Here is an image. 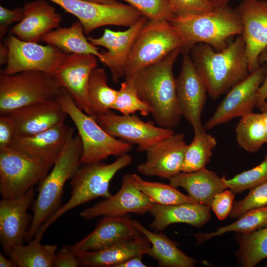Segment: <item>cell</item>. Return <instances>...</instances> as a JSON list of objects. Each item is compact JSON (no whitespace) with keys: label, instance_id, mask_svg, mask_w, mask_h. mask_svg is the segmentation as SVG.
Returning <instances> with one entry per match:
<instances>
[{"label":"cell","instance_id":"6da1fadb","mask_svg":"<svg viewBox=\"0 0 267 267\" xmlns=\"http://www.w3.org/2000/svg\"><path fill=\"white\" fill-rule=\"evenodd\" d=\"M181 48L173 50L158 62L125 78L132 83L140 98L151 109L159 127L173 129L182 117L177 99L174 65Z\"/></svg>","mask_w":267,"mask_h":267},{"label":"cell","instance_id":"7a4b0ae2","mask_svg":"<svg viewBox=\"0 0 267 267\" xmlns=\"http://www.w3.org/2000/svg\"><path fill=\"white\" fill-rule=\"evenodd\" d=\"M190 52L195 69L212 98L219 97L250 73L242 35L220 51L199 43Z\"/></svg>","mask_w":267,"mask_h":267},{"label":"cell","instance_id":"3957f363","mask_svg":"<svg viewBox=\"0 0 267 267\" xmlns=\"http://www.w3.org/2000/svg\"><path fill=\"white\" fill-rule=\"evenodd\" d=\"M169 22L180 37L183 55L199 43L220 51L227 46L228 38L243 33L239 15L228 5L208 12L176 15Z\"/></svg>","mask_w":267,"mask_h":267},{"label":"cell","instance_id":"277c9868","mask_svg":"<svg viewBox=\"0 0 267 267\" xmlns=\"http://www.w3.org/2000/svg\"><path fill=\"white\" fill-rule=\"evenodd\" d=\"M82 141L78 134L69 139L44 178L39 183L34 200L33 217L25 241L34 238L41 225L61 206L64 186L82 164Z\"/></svg>","mask_w":267,"mask_h":267},{"label":"cell","instance_id":"5b68a950","mask_svg":"<svg viewBox=\"0 0 267 267\" xmlns=\"http://www.w3.org/2000/svg\"><path fill=\"white\" fill-rule=\"evenodd\" d=\"M132 161V157L126 154L110 164L100 161L80 165L71 178L70 199L41 225L35 237L42 239L52 223L73 209L98 197H111V180L119 171L129 166Z\"/></svg>","mask_w":267,"mask_h":267},{"label":"cell","instance_id":"8992f818","mask_svg":"<svg viewBox=\"0 0 267 267\" xmlns=\"http://www.w3.org/2000/svg\"><path fill=\"white\" fill-rule=\"evenodd\" d=\"M57 100L78 132L83 146L82 164L100 162L110 156L119 157L128 154L133 149L132 144L109 134L94 117L81 110L64 88Z\"/></svg>","mask_w":267,"mask_h":267},{"label":"cell","instance_id":"52a82bcc","mask_svg":"<svg viewBox=\"0 0 267 267\" xmlns=\"http://www.w3.org/2000/svg\"><path fill=\"white\" fill-rule=\"evenodd\" d=\"M62 89L52 75L42 71L0 74V115L28 105L56 99Z\"/></svg>","mask_w":267,"mask_h":267},{"label":"cell","instance_id":"ba28073f","mask_svg":"<svg viewBox=\"0 0 267 267\" xmlns=\"http://www.w3.org/2000/svg\"><path fill=\"white\" fill-rule=\"evenodd\" d=\"M181 47L180 36L168 21L148 20L134 42L126 66L125 78Z\"/></svg>","mask_w":267,"mask_h":267},{"label":"cell","instance_id":"9c48e42d","mask_svg":"<svg viewBox=\"0 0 267 267\" xmlns=\"http://www.w3.org/2000/svg\"><path fill=\"white\" fill-rule=\"evenodd\" d=\"M53 164L32 157L12 146L0 149V193L13 199L42 181Z\"/></svg>","mask_w":267,"mask_h":267},{"label":"cell","instance_id":"30bf717a","mask_svg":"<svg viewBox=\"0 0 267 267\" xmlns=\"http://www.w3.org/2000/svg\"><path fill=\"white\" fill-rule=\"evenodd\" d=\"M5 45L8 57L0 74L11 75L23 71H42L52 75L66 53L57 47L47 44L21 40L10 34Z\"/></svg>","mask_w":267,"mask_h":267},{"label":"cell","instance_id":"8fae6325","mask_svg":"<svg viewBox=\"0 0 267 267\" xmlns=\"http://www.w3.org/2000/svg\"><path fill=\"white\" fill-rule=\"evenodd\" d=\"M74 15L83 25L85 34L107 25L130 27L141 14L131 5L104 4L83 0H49Z\"/></svg>","mask_w":267,"mask_h":267},{"label":"cell","instance_id":"7c38bea8","mask_svg":"<svg viewBox=\"0 0 267 267\" xmlns=\"http://www.w3.org/2000/svg\"><path fill=\"white\" fill-rule=\"evenodd\" d=\"M109 134L130 144H136L137 151H146L155 143L174 134L173 129L155 126L134 114L117 115L111 111L94 117Z\"/></svg>","mask_w":267,"mask_h":267},{"label":"cell","instance_id":"4fadbf2b","mask_svg":"<svg viewBox=\"0 0 267 267\" xmlns=\"http://www.w3.org/2000/svg\"><path fill=\"white\" fill-rule=\"evenodd\" d=\"M266 66L263 64L228 90L204 127L210 130L232 119L252 112L257 106V91L264 81Z\"/></svg>","mask_w":267,"mask_h":267},{"label":"cell","instance_id":"5bb4252c","mask_svg":"<svg viewBox=\"0 0 267 267\" xmlns=\"http://www.w3.org/2000/svg\"><path fill=\"white\" fill-rule=\"evenodd\" d=\"M176 86L181 116L192 126L194 133L203 131L205 129L201 115L208 92L188 54L183 55L180 73L176 79Z\"/></svg>","mask_w":267,"mask_h":267},{"label":"cell","instance_id":"9a60e30c","mask_svg":"<svg viewBox=\"0 0 267 267\" xmlns=\"http://www.w3.org/2000/svg\"><path fill=\"white\" fill-rule=\"evenodd\" d=\"M97 58L91 54H67L52 75L77 106L90 115L88 86L91 71L97 68Z\"/></svg>","mask_w":267,"mask_h":267},{"label":"cell","instance_id":"2e32d148","mask_svg":"<svg viewBox=\"0 0 267 267\" xmlns=\"http://www.w3.org/2000/svg\"><path fill=\"white\" fill-rule=\"evenodd\" d=\"M154 204L135 185L133 174H127L124 176L121 188L115 195L86 208L80 215L89 220L99 216L143 215L149 212Z\"/></svg>","mask_w":267,"mask_h":267},{"label":"cell","instance_id":"e0dca14e","mask_svg":"<svg viewBox=\"0 0 267 267\" xmlns=\"http://www.w3.org/2000/svg\"><path fill=\"white\" fill-rule=\"evenodd\" d=\"M243 25L249 73L260 66L259 58L267 47V0H242L235 9Z\"/></svg>","mask_w":267,"mask_h":267},{"label":"cell","instance_id":"ac0fdd59","mask_svg":"<svg viewBox=\"0 0 267 267\" xmlns=\"http://www.w3.org/2000/svg\"><path fill=\"white\" fill-rule=\"evenodd\" d=\"M35 197L33 187L22 196L0 201V242L7 256L13 247L25 241L31 222L28 210Z\"/></svg>","mask_w":267,"mask_h":267},{"label":"cell","instance_id":"d6986e66","mask_svg":"<svg viewBox=\"0 0 267 267\" xmlns=\"http://www.w3.org/2000/svg\"><path fill=\"white\" fill-rule=\"evenodd\" d=\"M147 21L142 16L125 31L115 32L105 29L100 37L87 38L92 45L107 49L101 52L99 61L109 68L114 82H118L125 77L126 66L134 42Z\"/></svg>","mask_w":267,"mask_h":267},{"label":"cell","instance_id":"ffe728a7","mask_svg":"<svg viewBox=\"0 0 267 267\" xmlns=\"http://www.w3.org/2000/svg\"><path fill=\"white\" fill-rule=\"evenodd\" d=\"M187 145L185 134L181 133L160 140L147 150L146 160L138 165L137 171L169 179L181 172Z\"/></svg>","mask_w":267,"mask_h":267},{"label":"cell","instance_id":"44dd1931","mask_svg":"<svg viewBox=\"0 0 267 267\" xmlns=\"http://www.w3.org/2000/svg\"><path fill=\"white\" fill-rule=\"evenodd\" d=\"M15 130V137L38 134L65 122L68 116L56 99L28 105L8 113Z\"/></svg>","mask_w":267,"mask_h":267},{"label":"cell","instance_id":"7402d4cb","mask_svg":"<svg viewBox=\"0 0 267 267\" xmlns=\"http://www.w3.org/2000/svg\"><path fill=\"white\" fill-rule=\"evenodd\" d=\"M73 129L65 122L38 134L15 137L11 146L24 153L54 164L73 135Z\"/></svg>","mask_w":267,"mask_h":267},{"label":"cell","instance_id":"603a6c76","mask_svg":"<svg viewBox=\"0 0 267 267\" xmlns=\"http://www.w3.org/2000/svg\"><path fill=\"white\" fill-rule=\"evenodd\" d=\"M22 8L23 18L12 27L11 34L25 42L38 43L62 20L55 7L44 0L27 2Z\"/></svg>","mask_w":267,"mask_h":267},{"label":"cell","instance_id":"cb8c5ba5","mask_svg":"<svg viewBox=\"0 0 267 267\" xmlns=\"http://www.w3.org/2000/svg\"><path fill=\"white\" fill-rule=\"evenodd\" d=\"M151 244L139 233L107 248L97 250L75 253L79 266L92 267H114L136 256L147 254Z\"/></svg>","mask_w":267,"mask_h":267},{"label":"cell","instance_id":"d4e9b609","mask_svg":"<svg viewBox=\"0 0 267 267\" xmlns=\"http://www.w3.org/2000/svg\"><path fill=\"white\" fill-rule=\"evenodd\" d=\"M139 233L128 215L103 216L91 232L69 246L74 253L97 251Z\"/></svg>","mask_w":267,"mask_h":267},{"label":"cell","instance_id":"484cf974","mask_svg":"<svg viewBox=\"0 0 267 267\" xmlns=\"http://www.w3.org/2000/svg\"><path fill=\"white\" fill-rule=\"evenodd\" d=\"M210 206L198 203L173 205L154 204L149 211L154 220L150 227L155 232H161L176 223H183L201 228L210 220Z\"/></svg>","mask_w":267,"mask_h":267},{"label":"cell","instance_id":"4316f807","mask_svg":"<svg viewBox=\"0 0 267 267\" xmlns=\"http://www.w3.org/2000/svg\"><path fill=\"white\" fill-rule=\"evenodd\" d=\"M169 180L173 186L185 189L197 203L210 207L214 196L227 189L222 177L206 167L192 172H180Z\"/></svg>","mask_w":267,"mask_h":267},{"label":"cell","instance_id":"83f0119b","mask_svg":"<svg viewBox=\"0 0 267 267\" xmlns=\"http://www.w3.org/2000/svg\"><path fill=\"white\" fill-rule=\"evenodd\" d=\"M134 225L143 234L151 244L147 255L156 260L163 267H193L198 263L186 255L178 247L177 243L162 233H154L145 227L138 221L132 220Z\"/></svg>","mask_w":267,"mask_h":267},{"label":"cell","instance_id":"f1b7e54d","mask_svg":"<svg viewBox=\"0 0 267 267\" xmlns=\"http://www.w3.org/2000/svg\"><path fill=\"white\" fill-rule=\"evenodd\" d=\"M85 34L83 25L78 20L69 27H58L44 36L42 41L57 47L65 53L91 54L100 59L99 48L92 45Z\"/></svg>","mask_w":267,"mask_h":267},{"label":"cell","instance_id":"f546056e","mask_svg":"<svg viewBox=\"0 0 267 267\" xmlns=\"http://www.w3.org/2000/svg\"><path fill=\"white\" fill-rule=\"evenodd\" d=\"M35 237L28 244L13 247L8 257L19 267H51L57 250L55 245H44Z\"/></svg>","mask_w":267,"mask_h":267},{"label":"cell","instance_id":"4dcf8cb0","mask_svg":"<svg viewBox=\"0 0 267 267\" xmlns=\"http://www.w3.org/2000/svg\"><path fill=\"white\" fill-rule=\"evenodd\" d=\"M118 90L110 88L107 84V76L103 68L93 69L89 77L88 97L91 116L95 117L106 114L112 109Z\"/></svg>","mask_w":267,"mask_h":267},{"label":"cell","instance_id":"1f68e13d","mask_svg":"<svg viewBox=\"0 0 267 267\" xmlns=\"http://www.w3.org/2000/svg\"><path fill=\"white\" fill-rule=\"evenodd\" d=\"M235 239V255L242 267H254L267 258V225L249 233H237Z\"/></svg>","mask_w":267,"mask_h":267},{"label":"cell","instance_id":"d6a6232c","mask_svg":"<svg viewBox=\"0 0 267 267\" xmlns=\"http://www.w3.org/2000/svg\"><path fill=\"white\" fill-rule=\"evenodd\" d=\"M267 225V206L251 209L241 215L231 224L218 228L211 232L196 233L193 234L199 245L215 236L234 231L247 234Z\"/></svg>","mask_w":267,"mask_h":267},{"label":"cell","instance_id":"836d02e7","mask_svg":"<svg viewBox=\"0 0 267 267\" xmlns=\"http://www.w3.org/2000/svg\"><path fill=\"white\" fill-rule=\"evenodd\" d=\"M217 144L215 137L205 129L194 133L192 141L187 145L185 150L181 172H192L205 168L210 162Z\"/></svg>","mask_w":267,"mask_h":267},{"label":"cell","instance_id":"e575fe53","mask_svg":"<svg viewBox=\"0 0 267 267\" xmlns=\"http://www.w3.org/2000/svg\"><path fill=\"white\" fill-rule=\"evenodd\" d=\"M240 118L235 128L237 142L245 151L256 152L266 143L262 113L252 112Z\"/></svg>","mask_w":267,"mask_h":267},{"label":"cell","instance_id":"d590c367","mask_svg":"<svg viewBox=\"0 0 267 267\" xmlns=\"http://www.w3.org/2000/svg\"><path fill=\"white\" fill-rule=\"evenodd\" d=\"M133 177L135 185L154 204L173 205L197 203L189 195L183 194L170 184L147 181L135 174H133Z\"/></svg>","mask_w":267,"mask_h":267},{"label":"cell","instance_id":"8d00e7d4","mask_svg":"<svg viewBox=\"0 0 267 267\" xmlns=\"http://www.w3.org/2000/svg\"><path fill=\"white\" fill-rule=\"evenodd\" d=\"M112 109L123 115L134 114L138 111L144 116L149 115L151 112V108L140 98L132 83L127 79H125L118 90Z\"/></svg>","mask_w":267,"mask_h":267},{"label":"cell","instance_id":"74e56055","mask_svg":"<svg viewBox=\"0 0 267 267\" xmlns=\"http://www.w3.org/2000/svg\"><path fill=\"white\" fill-rule=\"evenodd\" d=\"M227 188L234 194L250 189L267 181V154L263 161L254 168L237 174L230 179L222 177Z\"/></svg>","mask_w":267,"mask_h":267},{"label":"cell","instance_id":"f35d334b","mask_svg":"<svg viewBox=\"0 0 267 267\" xmlns=\"http://www.w3.org/2000/svg\"><path fill=\"white\" fill-rule=\"evenodd\" d=\"M148 20L169 21L176 15L168 0H123Z\"/></svg>","mask_w":267,"mask_h":267},{"label":"cell","instance_id":"ab89813d","mask_svg":"<svg viewBox=\"0 0 267 267\" xmlns=\"http://www.w3.org/2000/svg\"><path fill=\"white\" fill-rule=\"evenodd\" d=\"M267 206V181L250 189L248 194L242 199L233 202L229 217L239 218L251 209Z\"/></svg>","mask_w":267,"mask_h":267},{"label":"cell","instance_id":"60d3db41","mask_svg":"<svg viewBox=\"0 0 267 267\" xmlns=\"http://www.w3.org/2000/svg\"><path fill=\"white\" fill-rule=\"evenodd\" d=\"M176 15L210 11L216 8L205 0H168Z\"/></svg>","mask_w":267,"mask_h":267},{"label":"cell","instance_id":"b9f144b4","mask_svg":"<svg viewBox=\"0 0 267 267\" xmlns=\"http://www.w3.org/2000/svg\"><path fill=\"white\" fill-rule=\"evenodd\" d=\"M234 198V193L229 189H226L214 196L210 208L220 220H224L229 216Z\"/></svg>","mask_w":267,"mask_h":267},{"label":"cell","instance_id":"7bdbcfd3","mask_svg":"<svg viewBox=\"0 0 267 267\" xmlns=\"http://www.w3.org/2000/svg\"><path fill=\"white\" fill-rule=\"evenodd\" d=\"M24 16L22 7L9 9L0 6V39L7 32L8 27L14 22H19Z\"/></svg>","mask_w":267,"mask_h":267},{"label":"cell","instance_id":"ee69618b","mask_svg":"<svg viewBox=\"0 0 267 267\" xmlns=\"http://www.w3.org/2000/svg\"><path fill=\"white\" fill-rule=\"evenodd\" d=\"M15 136L12 120L7 115H1L0 117V149L11 146Z\"/></svg>","mask_w":267,"mask_h":267},{"label":"cell","instance_id":"f6af8a7d","mask_svg":"<svg viewBox=\"0 0 267 267\" xmlns=\"http://www.w3.org/2000/svg\"><path fill=\"white\" fill-rule=\"evenodd\" d=\"M79 266L78 258L69 246L64 245L56 252L54 267H76Z\"/></svg>","mask_w":267,"mask_h":267},{"label":"cell","instance_id":"bcb514c9","mask_svg":"<svg viewBox=\"0 0 267 267\" xmlns=\"http://www.w3.org/2000/svg\"><path fill=\"white\" fill-rule=\"evenodd\" d=\"M259 60L260 65H266V74L264 81L257 91V106L266 101L267 99V47L260 54Z\"/></svg>","mask_w":267,"mask_h":267},{"label":"cell","instance_id":"7dc6e473","mask_svg":"<svg viewBox=\"0 0 267 267\" xmlns=\"http://www.w3.org/2000/svg\"><path fill=\"white\" fill-rule=\"evenodd\" d=\"M143 256H136L119 263L114 267H147L142 261Z\"/></svg>","mask_w":267,"mask_h":267},{"label":"cell","instance_id":"c3c4849f","mask_svg":"<svg viewBox=\"0 0 267 267\" xmlns=\"http://www.w3.org/2000/svg\"><path fill=\"white\" fill-rule=\"evenodd\" d=\"M8 57V50L5 45L0 46V65L6 64Z\"/></svg>","mask_w":267,"mask_h":267},{"label":"cell","instance_id":"681fc988","mask_svg":"<svg viewBox=\"0 0 267 267\" xmlns=\"http://www.w3.org/2000/svg\"><path fill=\"white\" fill-rule=\"evenodd\" d=\"M0 267H15L16 265L10 258H6L1 253H0Z\"/></svg>","mask_w":267,"mask_h":267},{"label":"cell","instance_id":"f907efd6","mask_svg":"<svg viewBox=\"0 0 267 267\" xmlns=\"http://www.w3.org/2000/svg\"><path fill=\"white\" fill-rule=\"evenodd\" d=\"M215 8H219L228 5L232 0H205Z\"/></svg>","mask_w":267,"mask_h":267},{"label":"cell","instance_id":"816d5d0a","mask_svg":"<svg viewBox=\"0 0 267 267\" xmlns=\"http://www.w3.org/2000/svg\"><path fill=\"white\" fill-rule=\"evenodd\" d=\"M83 0L95 2V3H101V4H108V5H113V4H116L119 3L118 2L117 0Z\"/></svg>","mask_w":267,"mask_h":267},{"label":"cell","instance_id":"f5cc1de1","mask_svg":"<svg viewBox=\"0 0 267 267\" xmlns=\"http://www.w3.org/2000/svg\"><path fill=\"white\" fill-rule=\"evenodd\" d=\"M264 125H265V142L267 143V111L262 112Z\"/></svg>","mask_w":267,"mask_h":267},{"label":"cell","instance_id":"db71d44e","mask_svg":"<svg viewBox=\"0 0 267 267\" xmlns=\"http://www.w3.org/2000/svg\"><path fill=\"white\" fill-rule=\"evenodd\" d=\"M257 107L259 108L261 112H264L267 111V101H265L263 103L259 104L257 106Z\"/></svg>","mask_w":267,"mask_h":267},{"label":"cell","instance_id":"11a10c76","mask_svg":"<svg viewBox=\"0 0 267 267\" xmlns=\"http://www.w3.org/2000/svg\"><path fill=\"white\" fill-rule=\"evenodd\" d=\"M266 266H267V263H266Z\"/></svg>","mask_w":267,"mask_h":267}]
</instances>
